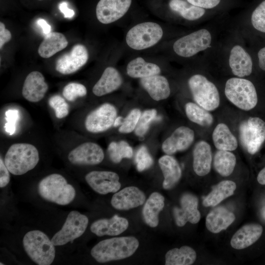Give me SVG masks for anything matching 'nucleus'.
<instances>
[{"instance_id": "f257e3e1", "label": "nucleus", "mask_w": 265, "mask_h": 265, "mask_svg": "<svg viewBox=\"0 0 265 265\" xmlns=\"http://www.w3.org/2000/svg\"><path fill=\"white\" fill-rule=\"evenodd\" d=\"M134 237H120L103 240L91 250V255L98 262L106 263L119 260L132 255L139 246Z\"/></svg>"}, {"instance_id": "f03ea898", "label": "nucleus", "mask_w": 265, "mask_h": 265, "mask_svg": "<svg viewBox=\"0 0 265 265\" xmlns=\"http://www.w3.org/2000/svg\"><path fill=\"white\" fill-rule=\"evenodd\" d=\"M39 160V152L34 145L17 143L8 148L4 161L10 173L22 175L33 169Z\"/></svg>"}, {"instance_id": "7ed1b4c3", "label": "nucleus", "mask_w": 265, "mask_h": 265, "mask_svg": "<svg viewBox=\"0 0 265 265\" xmlns=\"http://www.w3.org/2000/svg\"><path fill=\"white\" fill-rule=\"evenodd\" d=\"M38 191L44 199L60 205L70 204L76 196L74 187L61 175L53 173L43 178Z\"/></svg>"}, {"instance_id": "20e7f679", "label": "nucleus", "mask_w": 265, "mask_h": 265, "mask_svg": "<svg viewBox=\"0 0 265 265\" xmlns=\"http://www.w3.org/2000/svg\"><path fill=\"white\" fill-rule=\"evenodd\" d=\"M23 244L27 255L36 264L50 265L53 262L55 256V245L43 232H28L24 237Z\"/></svg>"}, {"instance_id": "39448f33", "label": "nucleus", "mask_w": 265, "mask_h": 265, "mask_svg": "<svg viewBox=\"0 0 265 265\" xmlns=\"http://www.w3.org/2000/svg\"><path fill=\"white\" fill-rule=\"evenodd\" d=\"M224 93L226 98L239 108L248 111L255 107L258 102L255 87L249 80L233 77L225 83Z\"/></svg>"}, {"instance_id": "423d86ee", "label": "nucleus", "mask_w": 265, "mask_h": 265, "mask_svg": "<svg viewBox=\"0 0 265 265\" xmlns=\"http://www.w3.org/2000/svg\"><path fill=\"white\" fill-rule=\"evenodd\" d=\"M188 84L194 101L199 106L208 111L214 110L218 107V90L215 85L205 76L195 74L189 79Z\"/></svg>"}, {"instance_id": "0eeeda50", "label": "nucleus", "mask_w": 265, "mask_h": 265, "mask_svg": "<svg viewBox=\"0 0 265 265\" xmlns=\"http://www.w3.org/2000/svg\"><path fill=\"white\" fill-rule=\"evenodd\" d=\"M161 27L157 23L146 22L138 24L128 32L126 41L131 48L141 50L156 44L163 36Z\"/></svg>"}, {"instance_id": "6e6552de", "label": "nucleus", "mask_w": 265, "mask_h": 265, "mask_svg": "<svg viewBox=\"0 0 265 265\" xmlns=\"http://www.w3.org/2000/svg\"><path fill=\"white\" fill-rule=\"evenodd\" d=\"M212 40V35L208 29H199L177 39L173 44V51L181 57H192L208 49Z\"/></svg>"}, {"instance_id": "1a4fd4ad", "label": "nucleus", "mask_w": 265, "mask_h": 265, "mask_svg": "<svg viewBox=\"0 0 265 265\" xmlns=\"http://www.w3.org/2000/svg\"><path fill=\"white\" fill-rule=\"evenodd\" d=\"M239 136L244 149L250 154H256L265 141V122L258 117H250L242 121Z\"/></svg>"}, {"instance_id": "9d476101", "label": "nucleus", "mask_w": 265, "mask_h": 265, "mask_svg": "<svg viewBox=\"0 0 265 265\" xmlns=\"http://www.w3.org/2000/svg\"><path fill=\"white\" fill-rule=\"evenodd\" d=\"M88 224L87 217L77 211L68 215L62 227L53 237L51 240L55 246L63 245L80 237Z\"/></svg>"}, {"instance_id": "9b49d317", "label": "nucleus", "mask_w": 265, "mask_h": 265, "mask_svg": "<svg viewBox=\"0 0 265 265\" xmlns=\"http://www.w3.org/2000/svg\"><path fill=\"white\" fill-rule=\"evenodd\" d=\"M116 116L115 106L104 103L88 114L84 122L85 127L92 133L106 131L113 126Z\"/></svg>"}, {"instance_id": "f8f14e48", "label": "nucleus", "mask_w": 265, "mask_h": 265, "mask_svg": "<svg viewBox=\"0 0 265 265\" xmlns=\"http://www.w3.org/2000/svg\"><path fill=\"white\" fill-rule=\"evenodd\" d=\"M88 57L86 48L82 44H76L70 52L63 54L57 59L55 69L63 75L73 74L86 63Z\"/></svg>"}, {"instance_id": "ddd939ff", "label": "nucleus", "mask_w": 265, "mask_h": 265, "mask_svg": "<svg viewBox=\"0 0 265 265\" xmlns=\"http://www.w3.org/2000/svg\"><path fill=\"white\" fill-rule=\"evenodd\" d=\"M104 159V153L101 147L92 142L80 144L72 150L68 155L70 162L80 165L98 164Z\"/></svg>"}, {"instance_id": "4468645a", "label": "nucleus", "mask_w": 265, "mask_h": 265, "mask_svg": "<svg viewBox=\"0 0 265 265\" xmlns=\"http://www.w3.org/2000/svg\"><path fill=\"white\" fill-rule=\"evenodd\" d=\"M85 179L93 190L101 194L116 192L121 187L118 175L112 171H93L85 175Z\"/></svg>"}, {"instance_id": "2eb2a0df", "label": "nucleus", "mask_w": 265, "mask_h": 265, "mask_svg": "<svg viewBox=\"0 0 265 265\" xmlns=\"http://www.w3.org/2000/svg\"><path fill=\"white\" fill-rule=\"evenodd\" d=\"M180 207H175L173 213L176 225L183 227L187 222L192 224L198 223L201 214L198 210L197 197L189 193L183 194L180 198Z\"/></svg>"}, {"instance_id": "dca6fc26", "label": "nucleus", "mask_w": 265, "mask_h": 265, "mask_svg": "<svg viewBox=\"0 0 265 265\" xmlns=\"http://www.w3.org/2000/svg\"><path fill=\"white\" fill-rule=\"evenodd\" d=\"M132 0H100L96 8L98 21L104 24L113 23L129 10Z\"/></svg>"}, {"instance_id": "f3484780", "label": "nucleus", "mask_w": 265, "mask_h": 265, "mask_svg": "<svg viewBox=\"0 0 265 265\" xmlns=\"http://www.w3.org/2000/svg\"><path fill=\"white\" fill-rule=\"evenodd\" d=\"M228 62L232 74L237 77H247L252 72L251 56L240 44H235L230 49Z\"/></svg>"}, {"instance_id": "a211bd4d", "label": "nucleus", "mask_w": 265, "mask_h": 265, "mask_svg": "<svg viewBox=\"0 0 265 265\" xmlns=\"http://www.w3.org/2000/svg\"><path fill=\"white\" fill-rule=\"evenodd\" d=\"M194 139V131L188 127L177 128L162 144V150L166 155H172L177 152L187 149Z\"/></svg>"}, {"instance_id": "6ab92c4d", "label": "nucleus", "mask_w": 265, "mask_h": 265, "mask_svg": "<svg viewBox=\"0 0 265 265\" xmlns=\"http://www.w3.org/2000/svg\"><path fill=\"white\" fill-rule=\"evenodd\" d=\"M48 88L43 74L38 71H32L25 79L22 94L28 102L37 103L44 98Z\"/></svg>"}, {"instance_id": "aec40b11", "label": "nucleus", "mask_w": 265, "mask_h": 265, "mask_svg": "<svg viewBox=\"0 0 265 265\" xmlns=\"http://www.w3.org/2000/svg\"><path fill=\"white\" fill-rule=\"evenodd\" d=\"M146 200L144 193L138 187L131 186L116 192L111 200L112 206L118 210H128L142 205Z\"/></svg>"}, {"instance_id": "412c9836", "label": "nucleus", "mask_w": 265, "mask_h": 265, "mask_svg": "<svg viewBox=\"0 0 265 265\" xmlns=\"http://www.w3.org/2000/svg\"><path fill=\"white\" fill-rule=\"evenodd\" d=\"M128 227L129 222L126 218L114 215L109 219L96 220L91 225L90 230L98 237L114 236L122 233Z\"/></svg>"}, {"instance_id": "4be33fe9", "label": "nucleus", "mask_w": 265, "mask_h": 265, "mask_svg": "<svg viewBox=\"0 0 265 265\" xmlns=\"http://www.w3.org/2000/svg\"><path fill=\"white\" fill-rule=\"evenodd\" d=\"M263 231V227L259 224H246L233 235L231 239V245L236 249L247 248L259 239Z\"/></svg>"}, {"instance_id": "5701e85b", "label": "nucleus", "mask_w": 265, "mask_h": 265, "mask_svg": "<svg viewBox=\"0 0 265 265\" xmlns=\"http://www.w3.org/2000/svg\"><path fill=\"white\" fill-rule=\"evenodd\" d=\"M212 161L210 145L204 140L198 141L193 151V168L195 173L199 176L207 175L211 170Z\"/></svg>"}, {"instance_id": "b1692460", "label": "nucleus", "mask_w": 265, "mask_h": 265, "mask_svg": "<svg viewBox=\"0 0 265 265\" xmlns=\"http://www.w3.org/2000/svg\"><path fill=\"white\" fill-rule=\"evenodd\" d=\"M122 82V77L118 70L114 67H108L93 86L92 92L97 96H102L117 90Z\"/></svg>"}, {"instance_id": "393cba45", "label": "nucleus", "mask_w": 265, "mask_h": 265, "mask_svg": "<svg viewBox=\"0 0 265 265\" xmlns=\"http://www.w3.org/2000/svg\"><path fill=\"white\" fill-rule=\"evenodd\" d=\"M235 218V215L232 212L223 207H218L208 214L206 226L209 231L216 234L226 229Z\"/></svg>"}, {"instance_id": "a878e982", "label": "nucleus", "mask_w": 265, "mask_h": 265, "mask_svg": "<svg viewBox=\"0 0 265 265\" xmlns=\"http://www.w3.org/2000/svg\"><path fill=\"white\" fill-rule=\"evenodd\" d=\"M140 84L150 97L155 101L167 99L170 94V88L167 79L159 75L140 79Z\"/></svg>"}, {"instance_id": "bb28decb", "label": "nucleus", "mask_w": 265, "mask_h": 265, "mask_svg": "<svg viewBox=\"0 0 265 265\" xmlns=\"http://www.w3.org/2000/svg\"><path fill=\"white\" fill-rule=\"evenodd\" d=\"M164 180L162 186L165 189L173 188L180 181L182 170L177 160L171 155H166L159 159Z\"/></svg>"}, {"instance_id": "cd10ccee", "label": "nucleus", "mask_w": 265, "mask_h": 265, "mask_svg": "<svg viewBox=\"0 0 265 265\" xmlns=\"http://www.w3.org/2000/svg\"><path fill=\"white\" fill-rule=\"evenodd\" d=\"M164 206V198L159 193H152L145 203L142 210V216L149 226L157 227L159 222V214Z\"/></svg>"}, {"instance_id": "c85d7f7f", "label": "nucleus", "mask_w": 265, "mask_h": 265, "mask_svg": "<svg viewBox=\"0 0 265 265\" xmlns=\"http://www.w3.org/2000/svg\"><path fill=\"white\" fill-rule=\"evenodd\" d=\"M68 44V42L62 33L50 32L45 35L38 48V53L43 58H50L65 48Z\"/></svg>"}, {"instance_id": "c756f323", "label": "nucleus", "mask_w": 265, "mask_h": 265, "mask_svg": "<svg viewBox=\"0 0 265 265\" xmlns=\"http://www.w3.org/2000/svg\"><path fill=\"white\" fill-rule=\"evenodd\" d=\"M214 146L220 150L232 151L235 150L238 145L237 138L224 123L218 124L212 134Z\"/></svg>"}, {"instance_id": "7c9ffc66", "label": "nucleus", "mask_w": 265, "mask_h": 265, "mask_svg": "<svg viewBox=\"0 0 265 265\" xmlns=\"http://www.w3.org/2000/svg\"><path fill=\"white\" fill-rule=\"evenodd\" d=\"M236 189V184L230 180L222 181L214 186L212 191L204 199L205 207H214L225 199L232 195Z\"/></svg>"}, {"instance_id": "2f4dec72", "label": "nucleus", "mask_w": 265, "mask_h": 265, "mask_svg": "<svg viewBox=\"0 0 265 265\" xmlns=\"http://www.w3.org/2000/svg\"><path fill=\"white\" fill-rule=\"evenodd\" d=\"M126 70L130 77L140 79L159 75L161 71L157 64L147 62L141 57L132 60L128 64Z\"/></svg>"}, {"instance_id": "473e14b6", "label": "nucleus", "mask_w": 265, "mask_h": 265, "mask_svg": "<svg viewBox=\"0 0 265 265\" xmlns=\"http://www.w3.org/2000/svg\"><path fill=\"white\" fill-rule=\"evenodd\" d=\"M165 258L166 265H190L195 261L196 253L191 247L183 246L168 251Z\"/></svg>"}, {"instance_id": "72a5a7b5", "label": "nucleus", "mask_w": 265, "mask_h": 265, "mask_svg": "<svg viewBox=\"0 0 265 265\" xmlns=\"http://www.w3.org/2000/svg\"><path fill=\"white\" fill-rule=\"evenodd\" d=\"M169 6L172 11L188 21H196L205 14V9L184 0H170Z\"/></svg>"}, {"instance_id": "f704fd0d", "label": "nucleus", "mask_w": 265, "mask_h": 265, "mask_svg": "<svg viewBox=\"0 0 265 265\" xmlns=\"http://www.w3.org/2000/svg\"><path fill=\"white\" fill-rule=\"evenodd\" d=\"M236 163L235 155L229 151L218 150L213 159V166L221 176L226 177L233 172Z\"/></svg>"}, {"instance_id": "c9c22d12", "label": "nucleus", "mask_w": 265, "mask_h": 265, "mask_svg": "<svg viewBox=\"0 0 265 265\" xmlns=\"http://www.w3.org/2000/svg\"><path fill=\"white\" fill-rule=\"evenodd\" d=\"M185 110L187 118L192 122L203 127H209L213 123L212 114L196 104L192 102L186 103Z\"/></svg>"}, {"instance_id": "e433bc0d", "label": "nucleus", "mask_w": 265, "mask_h": 265, "mask_svg": "<svg viewBox=\"0 0 265 265\" xmlns=\"http://www.w3.org/2000/svg\"><path fill=\"white\" fill-rule=\"evenodd\" d=\"M107 151L111 160L116 163L120 162L123 158H131L133 155L132 148L123 140L111 142L108 146Z\"/></svg>"}, {"instance_id": "4c0bfd02", "label": "nucleus", "mask_w": 265, "mask_h": 265, "mask_svg": "<svg viewBox=\"0 0 265 265\" xmlns=\"http://www.w3.org/2000/svg\"><path fill=\"white\" fill-rule=\"evenodd\" d=\"M87 94L85 86L80 83L70 82L63 89L64 98L69 102H74L78 98L85 96Z\"/></svg>"}, {"instance_id": "58836bf2", "label": "nucleus", "mask_w": 265, "mask_h": 265, "mask_svg": "<svg viewBox=\"0 0 265 265\" xmlns=\"http://www.w3.org/2000/svg\"><path fill=\"white\" fill-rule=\"evenodd\" d=\"M155 109L144 111L141 114L135 129L134 132L138 136H143L149 129L151 123L157 117Z\"/></svg>"}, {"instance_id": "ea45409f", "label": "nucleus", "mask_w": 265, "mask_h": 265, "mask_svg": "<svg viewBox=\"0 0 265 265\" xmlns=\"http://www.w3.org/2000/svg\"><path fill=\"white\" fill-rule=\"evenodd\" d=\"M49 106L54 110L58 119L66 117L69 112V106L66 100L58 95L52 96L49 100Z\"/></svg>"}, {"instance_id": "a19ab883", "label": "nucleus", "mask_w": 265, "mask_h": 265, "mask_svg": "<svg viewBox=\"0 0 265 265\" xmlns=\"http://www.w3.org/2000/svg\"><path fill=\"white\" fill-rule=\"evenodd\" d=\"M250 21L252 26L256 30L265 33V0L254 10Z\"/></svg>"}, {"instance_id": "79ce46f5", "label": "nucleus", "mask_w": 265, "mask_h": 265, "mask_svg": "<svg viewBox=\"0 0 265 265\" xmlns=\"http://www.w3.org/2000/svg\"><path fill=\"white\" fill-rule=\"evenodd\" d=\"M141 113L138 108L132 110L124 119L123 122L119 129L121 133H130L135 130Z\"/></svg>"}, {"instance_id": "37998d69", "label": "nucleus", "mask_w": 265, "mask_h": 265, "mask_svg": "<svg viewBox=\"0 0 265 265\" xmlns=\"http://www.w3.org/2000/svg\"><path fill=\"white\" fill-rule=\"evenodd\" d=\"M136 168L141 172L150 168L153 163V159L145 146L140 147L135 155Z\"/></svg>"}, {"instance_id": "c03bdc74", "label": "nucleus", "mask_w": 265, "mask_h": 265, "mask_svg": "<svg viewBox=\"0 0 265 265\" xmlns=\"http://www.w3.org/2000/svg\"><path fill=\"white\" fill-rule=\"evenodd\" d=\"M6 123L4 125L5 132L9 135H13L16 129V124L19 118V112L16 109H10L5 113Z\"/></svg>"}, {"instance_id": "a18cd8bd", "label": "nucleus", "mask_w": 265, "mask_h": 265, "mask_svg": "<svg viewBox=\"0 0 265 265\" xmlns=\"http://www.w3.org/2000/svg\"><path fill=\"white\" fill-rule=\"evenodd\" d=\"M10 172L1 158L0 159V187L6 186L10 182Z\"/></svg>"}, {"instance_id": "49530a36", "label": "nucleus", "mask_w": 265, "mask_h": 265, "mask_svg": "<svg viewBox=\"0 0 265 265\" xmlns=\"http://www.w3.org/2000/svg\"><path fill=\"white\" fill-rule=\"evenodd\" d=\"M190 3L204 8L212 9L219 4L220 0H187Z\"/></svg>"}, {"instance_id": "de8ad7c7", "label": "nucleus", "mask_w": 265, "mask_h": 265, "mask_svg": "<svg viewBox=\"0 0 265 265\" xmlns=\"http://www.w3.org/2000/svg\"><path fill=\"white\" fill-rule=\"evenodd\" d=\"M10 31L5 28L4 24L0 22V49L1 50L3 45L11 39Z\"/></svg>"}, {"instance_id": "09e8293b", "label": "nucleus", "mask_w": 265, "mask_h": 265, "mask_svg": "<svg viewBox=\"0 0 265 265\" xmlns=\"http://www.w3.org/2000/svg\"><path fill=\"white\" fill-rule=\"evenodd\" d=\"M60 11L64 14L65 18L70 19L74 17L75 12L73 10L69 8L67 3L63 1L59 6Z\"/></svg>"}, {"instance_id": "8fccbe9b", "label": "nucleus", "mask_w": 265, "mask_h": 265, "mask_svg": "<svg viewBox=\"0 0 265 265\" xmlns=\"http://www.w3.org/2000/svg\"><path fill=\"white\" fill-rule=\"evenodd\" d=\"M258 65L262 70L265 71V47L261 49L258 53Z\"/></svg>"}, {"instance_id": "3c124183", "label": "nucleus", "mask_w": 265, "mask_h": 265, "mask_svg": "<svg viewBox=\"0 0 265 265\" xmlns=\"http://www.w3.org/2000/svg\"><path fill=\"white\" fill-rule=\"evenodd\" d=\"M37 23L42 28L44 34L46 35L51 32V26L44 19H39Z\"/></svg>"}, {"instance_id": "603ef678", "label": "nucleus", "mask_w": 265, "mask_h": 265, "mask_svg": "<svg viewBox=\"0 0 265 265\" xmlns=\"http://www.w3.org/2000/svg\"><path fill=\"white\" fill-rule=\"evenodd\" d=\"M257 181L261 185H265V167L259 172L257 176Z\"/></svg>"}, {"instance_id": "864d4df0", "label": "nucleus", "mask_w": 265, "mask_h": 265, "mask_svg": "<svg viewBox=\"0 0 265 265\" xmlns=\"http://www.w3.org/2000/svg\"><path fill=\"white\" fill-rule=\"evenodd\" d=\"M123 117L121 116H119L116 118L114 124L113 126L114 127H117L119 126L120 125H122L123 121Z\"/></svg>"}, {"instance_id": "5fc2aeb1", "label": "nucleus", "mask_w": 265, "mask_h": 265, "mask_svg": "<svg viewBox=\"0 0 265 265\" xmlns=\"http://www.w3.org/2000/svg\"><path fill=\"white\" fill-rule=\"evenodd\" d=\"M0 265H4V264H2V263H0Z\"/></svg>"}, {"instance_id": "6e6d98bb", "label": "nucleus", "mask_w": 265, "mask_h": 265, "mask_svg": "<svg viewBox=\"0 0 265 265\" xmlns=\"http://www.w3.org/2000/svg\"></svg>"}]
</instances>
